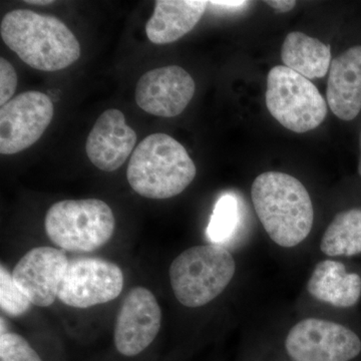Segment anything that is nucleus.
I'll return each mask as SVG.
<instances>
[{
  "instance_id": "nucleus-26",
  "label": "nucleus",
  "mask_w": 361,
  "mask_h": 361,
  "mask_svg": "<svg viewBox=\"0 0 361 361\" xmlns=\"http://www.w3.org/2000/svg\"><path fill=\"white\" fill-rule=\"evenodd\" d=\"M360 161H358V173H360L361 177V132H360Z\"/></svg>"
},
{
  "instance_id": "nucleus-19",
  "label": "nucleus",
  "mask_w": 361,
  "mask_h": 361,
  "mask_svg": "<svg viewBox=\"0 0 361 361\" xmlns=\"http://www.w3.org/2000/svg\"><path fill=\"white\" fill-rule=\"evenodd\" d=\"M239 222L238 201L232 195L221 197L214 208L207 236L213 243L221 244L231 238Z\"/></svg>"
},
{
  "instance_id": "nucleus-25",
  "label": "nucleus",
  "mask_w": 361,
  "mask_h": 361,
  "mask_svg": "<svg viewBox=\"0 0 361 361\" xmlns=\"http://www.w3.org/2000/svg\"><path fill=\"white\" fill-rule=\"evenodd\" d=\"M25 2L28 4H33V6H47V4H54V1H51V0H35V1L27 0Z\"/></svg>"
},
{
  "instance_id": "nucleus-12",
  "label": "nucleus",
  "mask_w": 361,
  "mask_h": 361,
  "mask_svg": "<svg viewBox=\"0 0 361 361\" xmlns=\"http://www.w3.org/2000/svg\"><path fill=\"white\" fill-rule=\"evenodd\" d=\"M68 263L63 251L52 247H37L18 261L13 271V281L32 304L47 307L59 297Z\"/></svg>"
},
{
  "instance_id": "nucleus-6",
  "label": "nucleus",
  "mask_w": 361,
  "mask_h": 361,
  "mask_svg": "<svg viewBox=\"0 0 361 361\" xmlns=\"http://www.w3.org/2000/svg\"><path fill=\"white\" fill-rule=\"evenodd\" d=\"M266 106L275 120L297 134L319 127L327 116L326 102L317 87L284 66L268 73Z\"/></svg>"
},
{
  "instance_id": "nucleus-22",
  "label": "nucleus",
  "mask_w": 361,
  "mask_h": 361,
  "mask_svg": "<svg viewBox=\"0 0 361 361\" xmlns=\"http://www.w3.org/2000/svg\"><path fill=\"white\" fill-rule=\"evenodd\" d=\"M18 73L13 65L4 59H0V104L4 106L11 101L18 87Z\"/></svg>"
},
{
  "instance_id": "nucleus-20",
  "label": "nucleus",
  "mask_w": 361,
  "mask_h": 361,
  "mask_svg": "<svg viewBox=\"0 0 361 361\" xmlns=\"http://www.w3.org/2000/svg\"><path fill=\"white\" fill-rule=\"evenodd\" d=\"M30 299L13 281V274L1 265L0 267V306L6 314L18 317L30 307Z\"/></svg>"
},
{
  "instance_id": "nucleus-9",
  "label": "nucleus",
  "mask_w": 361,
  "mask_h": 361,
  "mask_svg": "<svg viewBox=\"0 0 361 361\" xmlns=\"http://www.w3.org/2000/svg\"><path fill=\"white\" fill-rule=\"evenodd\" d=\"M123 287V275L118 265L101 258L73 259L61 281L59 298L71 307L89 308L114 300Z\"/></svg>"
},
{
  "instance_id": "nucleus-1",
  "label": "nucleus",
  "mask_w": 361,
  "mask_h": 361,
  "mask_svg": "<svg viewBox=\"0 0 361 361\" xmlns=\"http://www.w3.org/2000/svg\"><path fill=\"white\" fill-rule=\"evenodd\" d=\"M4 44L30 68L42 71L63 70L80 56V42L59 18L27 9H16L2 18Z\"/></svg>"
},
{
  "instance_id": "nucleus-17",
  "label": "nucleus",
  "mask_w": 361,
  "mask_h": 361,
  "mask_svg": "<svg viewBox=\"0 0 361 361\" xmlns=\"http://www.w3.org/2000/svg\"><path fill=\"white\" fill-rule=\"evenodd\" d=\"M281 59L284 66L308 80L322 78L331 66V47L305 33L293 32L285 37Z\"/></svg>"
},
{
  "instance_id": "nucleus-15",
  "label": "nucleus",
  "mask_w": 361,
  "mask_h": 361,
  "mask_svg": "<svg viewBox=\"0 0 361 361\" xmlns=\"http://www.w3.org/2000/svg\"><path fill=\"white\" fill-rule=\"evenodd\" d=\"M208 2L203 0H158L146 25V33L153 44L177 42L197 25Z\"/></svg>"
},
{
  "instance_id": "nucleus-10",
  "label": "nucleus",
  "mask_w": 361,
  "mask_h": 361,
  "mask_svg": "<svg viewBox=\"0 0 361 361\" xmlns=\"http://www.w3.org/2000/svg\"><path fill=\"white\" fill-rule=\"evenodd\" d=\"M161 322V311L155 295L145 287L132 289L116 316V350L125 356L140 355L155 341Z\"/></svg>"
},
{
  "instance_id": "nucleus-4",
  "label": "nucleus",
  "mask_w": 361,
  "mask_h": 361,
  "mask_svg": "<svg viewBox=\"0 0 361 361\" xmlns=\"http://www.w3.org/2000/svg\"><path fill=\"white\" fill-rule=\"evenodd\" d=\"M236 271L232 254L219 245L194 246L170 266L176 298L190 308L201 307L225 290Z\"/></svg>"
},
{
  "instance_id": "nucleus-16",
  "label": "nucleus",
  "mask_w": 361,
  "mask_h": 361,
  "mask_svg": "<svg viewBox=\"0 0 361 361\" xmlns=\"http://www.w3.org/2000/svg\"><path fill=\"white\" fill-rule=\"evenodd\" d=\"M307 290L322 302L339 308L353 307L360 299L361 278L356 273H348L341 262L322 261L313 270Z\"/></svg>"
},
{
  "instance_id": "nucleus-14",
  "label": "nucleus",
  "mask_w": 361,
  "mask_h": 361,
  "mask_svg": "<svg viewBox=\"0 0 361 361\" xmlns=\"http://www.w3.org/2000/svg\"><path fill=\"white\" fill-rule=\"evenodd\" d=\"M327 104L342 121L355 120L361 111V45L337 56L330 66Z\"/></svg>"
},
{
  "instance_id": "nucleus-3",
  "label": "nucleus",
  "mask_w": 361,
  "mask_h": 361,
  "mask_svg": "<svg viewBox=\"0 0 361 361\" xmlns=\"http://www.w3.org/2000/svg\"><path fill=\"white\" fill-rule=\"evenodd\" d=\"M196 174L187 149L163 133L145 137L133 152L127 169L128 182L135 193L156 200L182 193Z\"/></svg>"
},
{
  "instance_id": "nucleus-8",
  "label": "nucleus",
  "mask_w": 361,
  "mask_h": 361,
  "mask_svg": "<svg viewBox=\"0 0 361 361\" xmlns=\"http://www.w3.org/2000/svg\"><path fill=\"white\" fill-rule=\"evenodd\" d=\"M51 97L37 90L23 92L0 109V153L14 155L30 148L54 118Z\"/></svg>"
},
{
  "instance_id": "nucleus-5",
  "label": "nucleus",
  "mask_w": 361,
  "mask_h": 361,
  "mask_svg": "<svg viewBox=\"0 0 361 361\" xmlns=\"http://www.w3.org/2000/svg\"><path fill=\"white\" fill-rule=\"evenodd\" d=\"M49 238L61 249L92 252L110 241L116 228L111 207L99 199L54 204L44 221Z\"/></svg>"
},
{
  "instance_id": "nucleus-23",
  "label": "nucleus",
  "mask_w": 361,
  "mask_h": 361,
  "mask_svg": "<svg viewBox=\"0 0 361 361\" xmlns=\"http://www.w3.org/2000/svg\"><path fill=\"white\" fill-rule=\"evenodd\" d=\"M268 6L273 7L281 13H288L296 6V1H288V0H276V1H265Z\"/></svg>"
},
{
  "instance_id": "nucleus-21",
  "label": "nucleus",
  "mask_w": 361,
  "mask_h": 361,
  "mask_svg": "<svg viewBox=\"0 0 361 361\" xmlns=\"http://www.w3.org/2000/svg\"><path fill=\"white\" fill-rule=\"evenodd\" d=\"M0 361H42L37 351L16 334L0 336Z\"/></svg>"
},
{
  "instance_id": "nucleus-2",
  "label": "nucleus",
  "mask_w": 361,
  "mask_h": 361,
  "mask_svg": "<svg viewBox=\"0 0 361 361\" xmlns=\"http://www.w3.org/2000/svg\"><path fill=\"white\" fill-rule=\"evenodd\" d=\"M251 197L259 220L277 245L291 248L310 235L314 210L310 193L296 178L263 173L254 180Z\"/></svg>"
},
{
  "instance_id": "nucleus-7",
  "label": "nucleus",
  "mask_w": 361,
  "mask_h": 361,
  "mask_svg": "<svg viewBox=\"0 0 361 361\" xmlns=\"http://www.w3.org/2000/svg\"><path fill=\"white\" fill-rule=\"evenodd\" d=\"M285 348L294 361H349L360 355L361 341L343 325L307 318L292 327Z\"/></svg>"
},
{
  "instance_id": "nucleus-24",
  "label": "nucleus",
  "mask_w": 361,
  "mask_h": 361,
  "mask_svg": "<svg viewBox=\"0 0 361 361\" xmlns=\"http://www.w3.org/2000/svg\"><path fill=\"white\" fill-rule=\"evenodd\" d=\"M245 4H247L245 1H212V4H215V6L226 7H238L244 6Z\"/></svg>"
},
{
  "instance_id": "nucleus-18",
  "label": "nucleus",
  "mask_w": 361,
  "mask_h": 361,
  "mask_svg": "<svg viewBox=\"0 0 361 361\" xmlns=\"http://www.w3.org/2000/svg\"><path fill=\"white\" fill-rule=\"evenodd\" d=\"M320 249L330 257L360 254L361 208L337 214L323 234Z\"/></svg>"
},
{
  "instance_id": "nucleus-11",
  "label": "nucleus",
  "mask_w": 361,
  "mask_h": 361,
  "mask_svg": "<svg viewBox=\"0 0 361 361\" xmlns=\"http://www.w3.org/2000/svg\"><path fill=\"white\" fill-rule=\"evenodd\" d=\"M195 80L177 66L155 68L142 75L135 87V103L146 113L161 118L179 116L193 99Z\"/></svg>"
},
{
  "instance_id": "nucleus-13",
  "label": "nucleus",
  "mask_w": 361,
  "mask_h": 361,
  "mask_svg": "<svg viewBox=\"0 0 361 361\" xmlns=\"http://www.w3.org/2000/svg\"><path fill=\"white\" fill-rule=\"evenodd\" d=\"M137 134L120 110L110 109L99 116L87 142L85 153L92 165L104 172L122 167L135 151Z\"/></svg>"
}]
</instances>
